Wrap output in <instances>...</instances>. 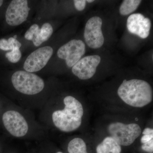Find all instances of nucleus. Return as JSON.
<instances>
[{
    "instance_id": "f257e3e1",
    "label": "nucleus",
    "mask_w": 153,
    "mask_h": 153,
    "mask_svg": "<svg viewBox=\"0 0 153 153\" xmlns=\"http://www.w3.org/2000/svg\"><path fill=\"white\" fill-rule=\"evenodd\" d=\"M117 94L126 104L134 107H143L152 101V86L143 79H124L118 88Z\"/></svg>"
},
{
    "instance_id": "f03ea898",
    "label": "nucleus",
    "mask_w": 153,
    "mask_h": 153,
    "mask_svg": "<svg viewBox=\"0 0 153 153\" xmlns=\"http://www.w3.org/2000/svg\"><path fill=\"white\" fill-rule=\"evenodd\" d=\"M64 109L55 111L52 114L54 125L61 131L70 132L79 128L82 123L83 107L81 102L71 96L63 99Z\"/></svg>"
},
{
    "instance_id": "7ed1b4c3",
    "label": "nucleus",
    "mask_w": 153,
    "mask_h": 153,
    "mask_svg": "<svg viewBox=\"0 0 153 153\" xmlns=\"http://www.w3.org/2000/svg\"><path fill=\"white\" fill-rule=\"evenodd\" d=\"M11 81L16 90L27 95H34L41 92L45 86L44 80L36 74L19 70L12 75Z\"/></svg>"
},
{
    "instance_id": "20e7f679",
    "label": "nucleus",
    "mask_w": 153,
    "mask_h": 153,
    "mask_svg": "<svg viewBox=\"0 0 153 153\" xmlns=\"http://www.w3.org/2000/svg\"><path fill=\"white\" fill-rule=\"evenodd\" d=\"M108 131L110 137L120 146H127L133 143L140 135L142 130L137 124L115 122L110 124Z\"/></svg>"
},
{
    "instance_id": "39448f33",
    "label": "nucleus",
    "mask_w": 153,
    "mask_h": 153,
    "mask_svg": "<svg viewBox=\"0 0 153 153\" xmlns=\"http://www.w3.org/2000/svg\"><path fill=\"white\" fill-rule=\"evenodd\" d=\"M102 25V19L97 16L91 17L85 24L83 36L87 46L91 49H99L104 44Z\"/></svg>"
},
{
    "instance_id": "423d86ee",
    "label": "nucleus",
    "mask_w": 153,
    "mask_h": 153,
    "mask_svg": "<svg viewBox=\"0 0 153 153\" xmlns=\"http://www.w3.org/2000/svg\"><path fill=\"white\" fill-rule=\"evenodd\" d=\"M85 45L81 40L73 39L58 49L57 55L59 58L65 60L68 67H72L85 54Z\"/></svg>"
},
{
    "instance_id": "0eeeda50",
    "label": "nucleus",
    "mask_w": 153,
    "mask_h": 153,
    "mask_svg": "<svg viewBox=\"0 0 153 153\" xmlns=\"http://www.w3.org/2000/svg\"><path fill=\"white\" fill-rule=\"evenodd\" d=\"M2 120L6 129L13 136L21 137L27 133L29 126L21 114L16 111H6L3 115Z\"/></svg>"
},
{
    "instance_id": "6e6552de",
    "label": "nucleus",
    "mask_w": 153,
    "mask_h": 153,
    "mask_svg": "<svg viewBox=\"0 0 153 153\" xmlns=\"http://www.w3.org/2000/svg\"><path fill=\"white\" fill-rule=\"evenodd\" d=\"M53 53V49L49 46L36 49L27 57L24 63V69L31 73L40 71L46 66Z\"/></svg>"
},
{
    "instance_id": "1a4fd4ad",
    "label": "nucleus",
    "mask_w": 153,
    "mask_h": 153,
    "mask_svg": "<svg viewBox=\"0 0 153 153\" xmlns=\"http://www.w3.org/2000/svg\"><path fill=\"white\" fill-rule=\"evenodd\" d=\"M30 8L27 0H13L10 3L6 12L8 25L16 26L27 21Z\"/></svg>"
},
{
    "instance_id": "9d476101",
    "label": "nucleus",
    "mask_w": 153,
    "mask_h": 153,
    "mask_svg": "<svg viewBox=\"0 0 153 153\" xmlns=\"http://www.w3.org/2000/svg\"><path fill=\"white\" fill-rule=\"evenodd\" d=\"M101 58L98 55H91L82 57L72 67V73L79 79L86 80L95 74Z\"/></svg>"
},
{
    "instance_id": "9b49d317",
    "label": "nucleus",
    "mask_w": 153,
    "mask_h": 153,
    "mask_svg": "<svg viewBox=\"0 0 153 153\" xmlns=\"http://www.w3.org/2000/svg\"><path fill=\"white\" fill-rule=\"evenodd\" d=\"M126 26L130 33L142 39H146L150 33L152 22L150 19L146 18L142 14L136 13L128 17Z\"/></svg>"
},
{
    "instance_id": "f8f14e48",
    "label": "nucleus",
    "mask_w": 153,
    "mask_h": 153,
    "mask_svg": "<svg viewBox=\"0 0 153 153\" xmlns=\"http://www.w3.org/2000/svg\"><path fill=\"white\" fill-rule=\"evenodd\" d=\"M97 153H121V147L112 137H106L97 146Z\"/></svg>"
},
{
    "instance_id": "ddd939ff",
    "label": "nucleus",
    "mask_w": 153,
    "mask_h": 153,
    "mask_svg": "<svg viewBox=\"0 0 153 153\" xmlns=\"http://www.w3.org/2000/svg\"><path fill=\"white\" fill-rule=\"evenodd\" d=\"M142 1L140 0H124L119 8V13L123 16H126L134 12L138 7Z\"/></svg>"
},
{
    "instance_id": "4468645a",
    "label": "nucleus",
    "mask_w": 153,
    "mask_h": 153,
    "mask_svg": "<svg viewBox=\"0 0 153 153\" xmlns=\"http://www.w3.org/2000/svg\"><path fill=\"white\" fill-rule=\"evenodd\" d=\"M41 29L38 25L34 24L29 28L25 35L27 40L33 41V44L36 47H38L42 44L40 36Z\"/></svg>"
},
{
    "instance_id": "2eb2a0df",
    "label": "nucleus",
    "mask_w": 153,
    "mask_h": 153,
    "mask_svg": "<svg viewBox=\"0 0 153 153\" xmlns=\"http://www.w3.org/2000/svg\"><path fill=\"white\" fill-rule=\"evenodd\" d=\"M68 153H88L86 144L80 138H75L70 141L68 146Z\"/></svg>"
},
{
    "instance_id": "dca6fc26",
    "label": "nucleus",
    "mask_w": 153,
    "mask_h": 153,
    "mask_svg": "<svg viewBox=\"0 0 153 153\" xmlns=\"http://www.w3.org/2000/svg\"><path fill=\"white\" fill-rule=\"evenodd\" d=\"M17 36L9 38L8 40L2 38L0 39V49L7 51L13 50L16 47L20 48L22 44L16 39Z\"/></svg>"
},
{
    "instance_id": "f3484780",
    "label": "nucleus",
    "mask_w": 153,
    "mask_h": 153,
    "mask_svg": "<svg viewBox=\"0 0 153 153\" xmlns=\"http://www.w3.org/2000/svg\"><path fill=\"white\" fill-rule=\"evenodd\" d=\"M53 30L52 25L49 23H46L42 26L40 32V36L42 43L47 41L52 36Z\"/></svg>"
},
{
    "instance_id": "a211bd4d",
    "label": "nucleus",
    "mask_w": 153,
    "mask_h": 153,
    "mask_svg": "<svg viewBox=\"0 0 153 153\" xmlns=\"http://www.w3.org/2000/svg\"><path fill=\"white\" fill-rule=\"evenodd\" d=\"M5 56L10 62L12 63H16L21 59L22 52L20 48L16 47L11 52H7Z\"/></svg>"
},
{
    "instance_id": "6ab92c4d",
    "label": "nucleus",
    "mask_w": 153,
    "mask_h": 153,
    "mask_svg": "<svg viewBox=\"0 0 153 153\" xmlns=\"http://www.w3.org/2000/svg\"><path fill=\"white\" fill-rule=\"evenodd\" d=\"M73 2L74 7L77 11H82L85 9L86 4L85 0H74Z\"/></svg>"
},
{
    "instance_id": "aec40b11",
    "label": "nucleus",
    "mask_w": 153,
    "mask_h": 153,
    "mask_svg": "<svg viewBox=\"0 0 153 153\" xmlns=\"http://www.w3.org/2000/svg\"><path fill=\"white\" fill-rule=\"evenodd\" d=\"M143 150L148 152L152 153L153 152V139L148 142L143 144L141 146Z\"/></svg>"
},
{
    "instance_id": "412c9836",
    "label": "nucleus",
    "mask_w": 153,
    "mask_h": 153,
    "mask_svg": "<svg viewBox=\"0 0 153 153\" xmlns=\"http://www.w3.org/2000/svg\"><path fill=\"white\" fill-rule=\"evenodd\" d=\"M152 139H153V134L143 135L141 139V142L143 144L149 141Z\"/></svg>"
},
{
    "instance_id": "4be33fe9",
    "label": "nucleus",
    "mask_w": 153,
    "mask_h": 153,
    "mask_svg": "<svg viewBox=\"0 0 153 153\" xmlns=\"http://www.w3.org/2000/svg\"><path fill=\"white\" fill-rule=\"evenodd\" d=\"M142 134L143 135L153 134V129L149 128H147L144 130Z\"/></svg>"
},
{
    "instance_id": "5701e85b",
    "label": "nucleus",
    "mask_w": 153,
    "mask_h": 153,
    "mask_svg": "<svg viewBox=\"0 0 153 153\" xmlns=\"http://www.w3.org/2000/svg\"><path fill=\"white\" fill-rule=\"evenodd\" d=\"M86 1V2L88 3H93L94 1V0H87Z\"/></svg>"
},
{
    "instance_id": "b1692460",
    "label": "nucleus",
    "mask_w": 153,
    "mask_h": 153,
    "mask_svg": "<svg viewBox=\"0 0 153 153\" xmlns=\"http://www.w3.org/2000/svg\"><path fill=\"white\" fill-rule=\"evenodd\" d=\"M3 2H4V1H2V0H0V7L2 5Z\"/></svg>"
},
{
    "instance_id": "393cba45",
    "label": "nucleus",
    "mask_w": 153,
    "mask_h": 153,
    "mask_svg": "<svg viewBox=\"0 0 153 153\" xmlns=\"http://www.w3.org/2000/svg\"><path fill=\"white\" fill-rule=\"evenodd\" d=\"M56 153H63L61 152H57Z\"/></svg>"
}]
</instances>
